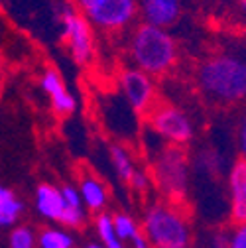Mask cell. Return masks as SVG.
<instances>
[{
    "label": "cell",
    "instance_id": "1",
    "mask_svg": "<svg viewBox=\"0 0 246 248\" xmlns=\"http://www.w3.org/2000/svg\"><path fill=\"white\" fill-rule=\"evenodd\" d=\"M203 93L217 103H236L246 93V65L240 57L219 55L199 69Z\"/></svg>",
    "mask_w": 246,
    "mask_h": 248
},
{
    "label": "cell",
    "instance_id": "2",
    "mask_svg": "<svg viewBox=\"0 0 246 248\" xmlns=\"http://www.w3.org/2000/svg\"><path fill=\"white\" fill-rule=\"evenodd\" d=\"M132 59L140 71L146 75H162L166 73L177 57L175 42L164 28L142 24L130 44Z\"/></svg>",
    "mask_w": 246,
    "mask_h": 248
},
{
    "label": "cell",
    "instance_id": "3",
    "mask_svg": "<svg viewBox=\"0 0 246 248\" xmlns=\"http://www.w3.org/2000/svg\"><path fill=\"white\" fill-rule=\"evenodd\" d=\"M146 240L154 248H189V225L169 205H154L144 217Z\"/></svg>",
    "mask_w": 246,
    "mask_h": 248
},
{
    "label": "cell",
    "instance_id": "4",
    "mask_svg": "<svg viewBox=\"0 0 246 248\" xmlns=\"http://www.w3.org/2000/svg\"><path fill=\"white\" fill-rule=\"evenodd\" d=\"M87 22L103 30H118L132 22L136 0H75Z\"/></svg>",
    "mask_w": 246,
    "mask_h": 248
},
{
    "label": "cell",
    "instance_id": "5",
    "mask_svg": "<svg viewBox=\"0 0 246 248\" xmlns=\"http://www.w3.org/2000/svg\"><path fill=\"white\" fill-rule=\"evenodd\" d=\"M154 173H156V181L160 185V189L168 193L169 197H177L185 191L187 187V158L183 150L179 148H164L156 164H154Z\"/></svg>",
    "mask_w": 246,
    "mask_h": 248
},
{
    "label": "cell",
    "instance_id": "6",
    "mask_svg": "<svg viewBox=\"0 0 246 248\" xmlns=\"http://www.w3.org/2000/svg\"><path fill=\"white\" fill-rule=\"evenodd\" d=\"M63 36L75 63H89L93 57V34L85 16L73 8H67L63 14Z\"/></svg>",
    "mask_w": 246,
    "mask_h": 248
},
{
    "label": "cell",
    "instance_id": "7",
    "mask_svg": "<svg viewBox=\"0 0 246 248\" xmlns=\"http://www.w3.org/2000/svg\"><path fill=\"white\" fill-rule=\"evenodd\" d=\"M154 132L173 144H185L193 138V124L181 110L173 107H158L150 114Z\"/></svg>",
    "mask_w": 246,
    "mask_h": 248
},
{
    "label": "cell",
    "instance_id": "8",
    "mask_svg": "<svg viewBox=\"0 0 246 248\" xmlns=\"http://www.w3.org/2000/svg\"><path fill=\"white\" fill-rule=\"evenodd\" d=\"M120 89L134 112H146L154 103L152 79L140 69H126L120 75Z\"/></svg>",
    "mask_w": 246,
    "mask_h": 248
},
{
    "label": "cell",
    "instance_id": "9",
    "mask_svg": "<svg viewBox=\"0 0 246 248\" xmlns=\"http://www.w3.org/2000/svg\"><path fill=\"white\" fill-rule=\"evenodd\" d=\"M140 8H142V16L146 24L156 26V28L173 26L181 14L179 0H142Z\"/></svg>",
    "mask_w": 246,
    "mask_h": 248
},
{
    "label": "cell",
    "instance_id": "10",
    "mask_svg": "<svg viewBox=\"0 0 246 248\" xmlns=\"http://www.w3.org/2000/svg\"><path fill=\"white\" fill-rule=\"evenodd\" d=\"M42 89L51 97V107H53V110L59 116L69 114V112L75 110V107H77L75 97L65 89V85H63V81H61V77H59L57 71H51L49 69V71L44 73V77H42Z\"/></svg>",
    "mask_w": 246,
    "mask_h": 248
},
{
    "label": "cell",
    "instance_id": "11",
    "mask_svg": "<svg viewBox=\"0 0 246 248\" xmlns=\"http://www.w3.org/2000/svg\"><path fill=\"white\" fill-rule=\"evenodd\" d=\"M231 201L232 217L236 223L246 221V164L240 160L231 173Z\"/></svg>",
    "mask_w": 246,
    "mask_h": 248
},
{
    "label": "cell",
    "instance_id": "12",
    "mask_svg": "<svg viewBox=\"0 0 246 248\" xmlns=\"http://www.w3.org/2000/svg\"><path fill=\"white\" fill-rule=\"evenodd\" d=\"M36 207L42 217L49 221H59L61 211L65 209V201L61 197V191L55 189L49 183H42L36 193Z\"/></svg>",
    "mask_w": 246,
    "mask_h": 248
},
{
    "label": "cell",
    "instance_id": "13",
    "mask_svg": "<svg viewBox=\"0 0 246 248\" xmlns=\"http://www.w3.org/2000/svg\"><path fill=\"white\" fill-rule=\"evenodd\" d=\"M81 201L89 207V209H103L107 203V191H105V185L93 177V175H87L81 181Z\"/></svg>",
    "mask_w": 246,
    "mask_h": 248
},
{
    "label": "cell",
    "instance_id": "14",
    "mask_svg": "<svg viewBox=\"0 0 246 248\" xmlns=\"http://www.w3.org/2000/svg\"><path fill=\"white\" fill-rule=\"evenodd\" d=\"M20 211H22V203L16 199V195L4 187H0V227L14 225Z\"/></svg>",
    "mask_w": 246,
    "mask_h": 248
},
{
    "label": "cell",
    "instance_id": "15",
    "mask_svg": "<svg viewBox=\"0 0 246 248\" xmlns=\"http://www.w3.org/2000/svg\"><path fill=\"white\" fill-rule=\"evenodd\" d=\"M110 158H112V166H114L118 177L122 181H128L132 177V173L136 171L134 162H132V156L128 154V150L122 148V146H112L110 148Z\"/></svg>",
    "mask_w": 246,
    "mask_h": 248
},
{
    "label": "cell",
    "instance_id": "16",
    "mask_svg": "<svg viewBox=\"0 0 246 248\" xmlns=\"http://www.w3.org/2000/svg\"><path fill=\"white\" fill-rule=\"evenodd\" d=\"M40 248H73V238L63 231L49 229L42 232Z\"/></svg>",
    "mask_w": 246,
    "mask_h": 248
},
{
    "label": "cell",
    "instance_id": "17",
    "mask_svg": "<svg viewBox=\"0 0 246 248\" xmlns=\"http://www.w3.org/2000/svg\"><path fill=\"white\" fill-rule=\"evenodd\" d=\"M112 229H114V234L116 238L122 242V240H132L136 234H138V227L136 223L132 221V217L120 213L112 219Z\"/></svg>",
    "mask_w": 246,
    "mask_h": 248
},
{
    "label": "cell",
    "instance_id": "18",
    "mask_svg": "<svg viewBox=\"0 0 246 248\" xmlns=\"http://www.w3.org/2000/svg\"><path fill=\"white\" fill-rule=\"evenodd\" d=\"M97 231L105 242V248H124L122 242L116 238L114 229H112V217L110 215H101L97 219Z\"/></svg>",
    "mask_w": 246,
    "mask_h": 248
},
{
    "label": "cell",
    "instance_id": "19",
    "mask_svg": "<svg viewBox=\"0 0 246 248\" xmlns=\"http://www.w3.org/2000/svg\"><path fill=\"white\" fill-rule=\"evenodd\" d=\"M34 232L28 227H18L10 234V248H34Z\"/></svg>",
    "mask_w": 246,
    "mask_h": 248
},
{
    "label": "cell",
    "instance_id": "20",
    "mask_svg": "<svg viewBox=\"0 0 246 248\" xmlns=\"http://www.w3.org/2000/svg\"><path fill=\"white\" fill-rule=\"evenodd\" d=\"M83 219H85L83 207H67V205H65L63 211H61V217H59V221L63 225H67V227H71V229L83 225Z\"/></svg>",
    "mask_w": 246,
    "mask_h": 248
},
{
    "label": "cell",
    "instance_id": "21",
    "mask_svg": "<svg viewBox=\"0 0 246 248\" xmlns=\"http://www.w3.org/2000/svg\"><path fill=\"white\" fill-rule=\"evenodd\" d=\"M61 197H63L65 205L67 207H81V195L75 187H71V185H67V187H63V191H61Z\"/></svg>",
    "mask_w": 246,
    "mask_h": 248
},
{
    "label": "cell",
    "instance_id": "22",
    "mask_svg": "<svg viewBox=\"0 0 246 248\" xmlns=\"http://www.w3.org/2000/svg\"><path fill=\"white\" fill-rule=\"evenodd\" d=\"M128 181H130V185L136 191H146V187H148V175L142 173V171H134Z\"/></svg>",
    "mask_w": 246,
    "mask_h": 248
},
{
    "label": "cell",
    "instance_id": "23",
    "mask_svg": "<svg viewBox=\"0 0 246 248\" xmlns=\"http://www.w3.org/2000/svg\"><path fill=\"white\" fill-rule=\"evenodd\" d=\"M229 248H246V231L244 229H238L232 234V238L229 242Z\"/></svg>",
    "mask_w": 246,
    "mask_h": 248
},
{
    "label": "cell",
    "instance_id": "24",
    "mask_svg": "<svg viewBox=\"0 0 246 248\" xmlns=\"http://www.w3.org/2000/svg\"><path fill=\"white\" fill-rule=\"evenodd\" d=\"M132 242H134V248H150V242L144 236H140V234H136L132 238Z\"/></svg>",
    "mask_w": 246,
    "mask_h": 248
},
{
    "label": "cell",
    "instance_id": "25",
    "mask_svg": "<svg viewBox=\"0 0 246 248\" xmlns=\"http://www.w3.org/2000/svg\"><path fill=\"white\" fill-rule=\"evenodd\" d=\"M85 248H105V246H101V244H95V242H93V244H87Z\"/></svg>",
    "mask_w": 246,
    "mask_h": 248
}]
</instances>
